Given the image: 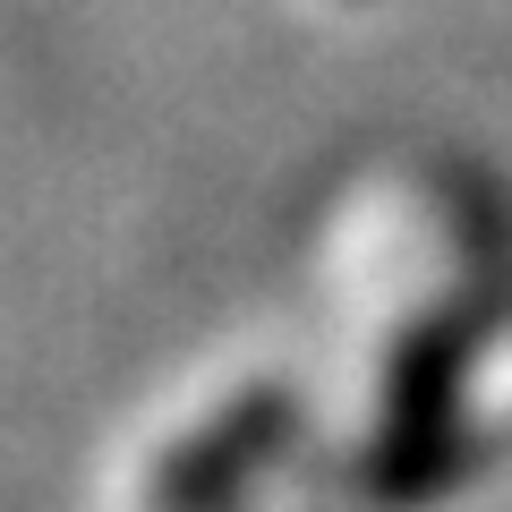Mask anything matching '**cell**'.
<instances>
[{
    "mask_svg": "<svg viewBox=\"0 0 512 512\" xmlns=\"http://www.w3.org/2000/svg\"><path fill=\"white\" fill-rule=\"evenodd\" d=\"M282 436H291V402H282V393H248L239 410H222L205 436H188L180 453L163 461V495H154V504L163 512H214L222 495L239 487V470H248L256 453H274Z\"/></svg>",
    "mask_w": 512,
    "mask_h": 512,
    "instance_id": "1",
    "label": "cell"
}]
</instances>
